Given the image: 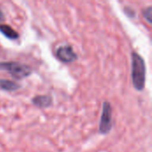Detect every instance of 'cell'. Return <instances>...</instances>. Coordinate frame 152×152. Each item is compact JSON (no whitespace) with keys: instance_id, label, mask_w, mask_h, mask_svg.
<instances>
[{"instance_id":"cell-1","label":"cell","mask_w":152,"mask_h":152,"mask_svg":"<svg viewBox=\"0 0 152 152\" xmlns=\"http://www.w3.org/2000/svg\"><path fill=\"white\" fill-rule=\"evenodd\" d=\"M146 66L143 58L137 53H132V81L134 88L142 91L145 86Z\"/></svg>"},{"instance_id":"cell-8","label":"cell","mask_w":152,"mask_h":152,"mask_svg":"<svg viewBox=\"0 0 152 152\" xmlns=\"http://www.w3.org/2000/svg\"><path fill=\"white\" fill-rule=\"evenodd\" d=\"M143 17L147 20V21L149 23H151L152 21V6H149L147 8H145L143 11Z\"/></svg>"},{"instance_id":"cell-3","label":"cell","mask_w":152,"mask_h":152,"mask_svg":"<svg viewBox=\"0 0 152 152\" xmlns=\"http://www.w3.org/2000/svg\"><path fill=\"white\" fill-rule=\"evenodd\" d=\"M112 128V108L110 102H104L102 105V112L99 126V132L107 134Z\"/></svg>"},{"instance_id":"cell-6","label":"cell","mask_w":152,"mask_h":152,"mask_svg":"<svg viewBox=\"0 0 152 152\" xmlns=\"http://www.w3.org/2000/svg\"><path fill=\"white\" fill-rule=\"evenodd\" d=\"M0 32L10 39H17L19 37V34L9 25L0 24Z\"/></svg>"},{"instance_id":"cell-9","label":"cell","mask_w":152,"mask_h":152,"mask_svg":"<svg viewBox=\"0 0 152 152\" xmlns=\"http://www.w3.org/2000/svg\"><path fill=\"white\" fill-rule=\"evenodd\" d=\"M4 19V13H3V12H2V10L0 8V20H3Z\"/></svg>"},{"instance_id":"cell-2","label":"cell","mask_w":152,"mask_h":152,"mask_svg":"<svg viewBox=\"0 0 152 152\" xmlns=\"http://www.w3.org/2000/svg\"><path fill=\"white\" fill-rule=\"evenodd\" d=\"M0 70L7 71L13 78L17 79L25 78L31 74V69L29 66L14 61L0 62Z\"/></svg>"},{"instance_id":"cell-7","label":"cell","mask_w":152,"mask_h":152,"mask_svg":"<svg viewBox=\"0 0 152 152\" xmlns=\"http://www.w3.org/2000/svg\"><path fill=\"white\" fill-rule=\"evenodd\" d=\"M20 88V86L16 84L14 81L8 79H0V89L8 92H13Z\"/></svg>"},{"instance_id":"cell-4","label":"cell","mask_w":152,"mask_h":152,"mask_svg":"<svg viewBox=\"0 0 152 152\" xmlns=\"http://www.w3.org/2000/svg\"><path fill=\"white\" fill-rule=\"evenodd\" d=\"M56 56L57 58L65 63H70L77 60V53L74 52L71 45H64L60 46L56 51Z\"/></svg>"},{"instance_id":"cell-5","label":"cell","mask_w":152,"mask_h":152,"mask_svg":"<svg viewBox=\"0 0 152 152\" xmlns=\"http://www.w3.org/2000/svg\"><path fill=\"white\" fill-rule=\"evenodd\" d=\"M32 102L39 108H47L52 105L53 100L50 95H37L32 99Z\"/></svg>"}]
</instances>
